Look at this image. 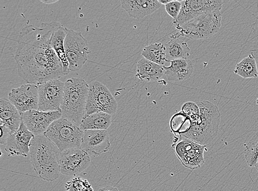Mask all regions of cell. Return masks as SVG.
Listing matches in <instances>:
<instances>
[{
	"instance_id": "2",
	"label": "cell",
	"mask_w": 258,
	"mask_h": 191,
	"mask_svg": "<svg viewBox=\"0 0 258 191\" xmlns=\"http://www.w3.org/2000/svg\"><path fill=\"white\" fill-rule=\"evenodd\" d=\"M30 160L38 176L46 181H55L61 174V152L44 135L34 136L30 143Z\"/></svg>"
},
{
	"instance_id": "10",
	"label": "cell",
	"mask_w": 258,
	"mask_h": 191,
	"mask_svg": "<svg viewBox=\"0 0 258 191\" xmlns=\"http://www.w3.org/2000/svg\"><path fill=\"white\" fill-rule=\"evenodd\" d=\"M39 109L42 111H61L64 94V83L58 79L37 85Z\"/></svg>"
},
{
	"instance_id": "14",
	"label": "cell",
	"mask_w": 258,
	"mask_h": 191,
	"mask_svg": "<svg viewBox=\"0 0 258 191\" xmlns=\"http://www.w3.org/2000/svg\"><path fill=\"white\" fill-rule=\"evenodd\" d=\"M9 99L20 113L38 110V87L37 85L28 84L13 88L9 94Z\"/></svg>"
},
{
	"instance_id": "3",
	"label": "cell",
	"mask_w": 258,
	"mask_h": 191,
	"mask_svg": "<svg viewBox=\"0 0 258 191\" xmlns=\"http://www.w3.org/2000/svg\"><path fill=\"white\" fill-rule=\"evenodd\" d=\"M89 86L81 78H71L64 83L61 106L62 117L80 126L85 116Z\"/></svg>"
},
{
	"instance_id": "32",
	"label": "cell",
	"mask_w": 258,
	"mask_h": 191,
	"mask_svg": "<svg viewBox=\"0 0 258 191\" xmlns=\"http://www.w3.org/2000/svg\"><path fill=\"white\" fill-rule=\"evenodd\" d=\"M98 191H119L118 188L115 187L107 186L103 188H100Z\"/></svg>"
},
{
	"instance_id": "36",
	"label": "cell",
	"mask_w": 258,
	"mask_h": 191,
	"mask_svg": "<svg viewBox=\"0 0 258 191\" xmlns=\"http://www.w3.org/2000/svg\"><path fill=\"white\" fill-rule=\"evenodd\" d=\"M255 167V168H256V170L258 172V159H257V160L256 164Z\"/></svg>"
},
{
	"instance_id": "8",
	"label": "cell",
	"mask_w": 258,
	"mask_h": 191,
	"mask_svg": "<svg viewBox=\"0 0 258 191\" xmlns=\"http://www.w3.org/2000/svg\"><path fill=\"white\" fill-rule=\"evenodd\" d=\"M67 37L64 40L66 55L70 71H79L88 60V55L91 53L87 39L81 32L66 28Z\"/></svg>"
},
{
	"instance_id": "4",
	"label": "cell",
	"mask_w": 258,
	"mask_h": 191,
	"mask_svg": "<svg viewBox=\"0 0 258 191\" xmlns=\"http://www.w3.org/2000/svg\"><path fill=\"white\" fill-rule=\"evenodd\" d=\"M201 117L199 124H191L188 132L182 135L201 146H206L217 136L221 113L217 105L208 101H198Z\"/></svg>"
},
{
	"instance_id": "27",
	"label": "cell",
	"mask_w": 258,
	"mask_h": 191,
	"mask_svg": "<svg viewBox=\"0 0 258 191\" xmlns=\"http://www.w3.org/2000/svg\"><path fill=\"white\" fill-rule=\"evenodd\" d=\"M244 157L250 167L255 166L258 159V133L244 145Z\"/></svg>"
},
{
	"instance_id": "6",
	"label": "cell",
	"mask_w": 258,
	"mask_h": 191,
	"mask_svg": "<svg viewBox=\"0 0 258 191\" xmlns=\"http://www.w3.org/2000/svg\"><path fill=\"white\" fill-rule=\"evenodd\" d=\"M221 27L220 10L203 14L185 25L176 28L180 37L189 39H206L219 32Z\"/></svg>"
},
{
	"instance_id": "23",
	"label": "cell",
	"mask_w": 258,
	"mask_h": 191,
	"mask_svg": "<svg viewBox=\"0 0 258 191\" xmlns=\"http://www.w3.org/2000/svg\"><path fill=\"white\" fill-rule=\"evenodd\" d=\"M112 122V115L103 112L93 113L83 118L80 127L87 130H107Z\"/></svg>"
},
{
	"instance_id": "15",
	"label": "cell",
	"mask_w": 258,
	"mask_h": 191,
	"mask_svg": "<svg viewBox=\"0 0 258 191\" xmlns=\"http://www.w3.org/2000/svg\"><path fill=\"white\" fill-rule=\"evenodd\" d=\"M110 135L107 130H87L83 137L81 149L90 156L98 157L109 151Z\"/></svg>"
},
{
	"instance_id": "20",
	"label": "cell",
	"mask_w": 258,
	"mask_h": 191,
	"mask_svg": "<svg viewBox=\"0 0 258 191\" xmlns=\"http://www.w3.org/2000/svg\"><path fill=\"white\" fill-rule=\"evenodd\" d=\"M164 67L143 57L137 63L136 77L141 81H157L165 74Z\"/></svg>"
},
{
	"instance_id": "13",
	"label": "cell",
	"mask_w": 258,
	"mask_h": 191,
	"mask_svg": "<svg viewBox=\"0 0 258 191\" xmlns=\"http://www.w3.org/2000/svg\"><path fill=\"white\" fill-rule=\"evenodd\" d=\"M22 121L35 136L43 135L50 125L62 117L61 111L33 110L21 113Z\"/></svg>"
},
{
	"instance_id": "19",
	"label": "cell",
	"mask_w": 258,
	"mask_h": 191,
	"mask_svg": "<svg viewBox=\"0 0 258 191\" xmlns=\"http://www.w3.org/2000/svg\"><path fill=\"white\" fill-rule=\"evenodd\" d=\"M164 67L165 75L170 81L187 80L194 72L193 63L188 58L175 59L171 61L170 67Z\"/></svg>"
},
{
	"instance_id": "17",
	"label": "cell",
	"mask_w": 258,
	"mask_h": 191,
	"mask_svg": "<svg viewBox=\"0 0 258 191\" xmlns=\"http://www.w3.org/2000/svg\"><path fill=\"white\" fill-rule=\"evenodd\" d=\"M120 2L131 17L138 19L152 14L161 6L158 0H128Z\"/></svg>"
},
{
	"instance_id": "37",
	"label": "cell",
	"mask_w": 258,
	"mask_h": 191,
	"mask_svg": "<svg viewBox=\"0 0 258 191\" xmlns=\"http://www.w3.org/2000/svg\"><path fill=\"white\" fill-rule=\"evenodd\" d=\"M256 105H258V98H257V99L256 100Z\"/></svg>"
},
{
	"instance_id": "35",
	"label": "cell",
	"mask_w": 258,
	"mask_h": 191,
	"mask_svg": "<svg viewBox=\"0 0 258 191\" xmlns=\"http://www.w3.org/2000/svg\"><path fill=\"white\" fill-rule=\"evenodd\" d=\"M83 191H94V189L92 187V186L91 187H90L89 188H87L85 190H84Z\"/></svg>"
},
{
	"instance_id": "9",
	"label": "cell",
	"mask_w": 258,
	"mask_h": 191,
	"mask_svg": "<svg viewBox=\"0 0 258 191\" xmlns=\"http://www.w3.org/2000/svg\"><path fill=\"white\" fill-rule=\"evenodd\" d=\"M223 4L221 0H184L181 13L172 23L176 28L181 27L203 14L221 10Z\"/></svg>"
},
{
	"instance_id": "33",
	"label": "cell",
	"mask_w": 258,
	"mask_h": 191,
	"mask_svg": "<svg viewBox=\"0 0 258 191\" xmlns=\"http://www.w3.org/2000/svg\"><path fill=\"white\" fill-rule=\"evenodd\" d=\"M40 2L46 5H51L57 3L58 1V0H44V1H42V0H41Z\"/></svg>"
},
{
	"instance_id": "16",
	"label": "cell",
	"mask_w": 258,
	"mask_h": 191,
	"mask_svg": "<svg viewBox=\"0 0 258 191\" xmlns=\"http://www.w3.org/2000/svg\"><path fill=\"white\" fill-rule=\"evenodd\" d=\"M35 136L22 122L16 133L10 134L5 145V151L9 157H27L30 152V143Z\"/></svg>"
},
{
	"instance_id": "18",
	"label": "cell",
	"mask_w": 258,
	"mask_h": 191,
	"mask_svg": "<svg viewBox=\"0 0 258 191\" xmlns=\"http://www.w3.org/2000/svg\"><path fill=\"white\" fill-rule=\"evenodd\" d=\"M1 125L8 128L11 134L19 130L22 122L21 114L9 100L0 99Z\"/></svg>"
},
{
	"instance_id": "29",
	"label": "cell",
	"mask_w": 258,
	"mask_h": 191,
	"mask_svg": "<svg viewBox=\"0 0 258 191\" xmlns=\"http://www.w3.org/2000/svg\"><path fill=\"white\" fill-rule=\"evenodd\" d=\"M92 187L87 179L76 177L71 179L65 184V188L67 191H83Z\"/></svg>"
},
{
	"instance_id": "34",
	"label": "cell",
	"mask_w": 258,
	"mask_h": 191,
	"mask_svg": "<svg viewBox=\"0 0 258 191\" xmlns=\"http://www.w3.org/2000/svg\"><path fill=\"white\" fill-rule=\"evenodd\" d=\"M158 1L161 4L166 5L168 3H170L172 0H167V1H166V0H158Z\"/></svg>"
},
{
	"instance_id": "5",
	"label": "cell",
	"mask_w": 258,
	"mask_h": 191,
	"mask_svg": "<svg viewBox=\"0 0 258 191\" xmlns=\"http://www.w3.org/2000/svg\"><path fill=\"white\" fill-rule=\"evenodd\" d=\"M85 131L67 118L54 121L44 135L63 152L70 149L80 148Z\"/></svg>"
},
{
	"instance_id": "25",
	"label": "cell",
	"mask_w": 258,
	"mask_h": 191,
	"mask_svg": "<svg viewBox=\"0 0 258 191\" xmlns=\"http://www.w3.org/2000/svg\"><path fill=\"white\" fill-rule=\"evenodd\" d=\"M142 55L154 63L164 66L167 62L165 45L154 43L145 47L142 51Z\"/></svg>"
},
{
	"instance_id": "26",
	"label": "cell",
	"mask_w": 258,
	"mask_h": 191,
	"mask_svg": "<svg viewBox=\"0 0 258 191\" xmlns=\"http://www.w3.org/2000/svg\"><path fill=\"white\" fill-rule=\"evenodd\" d=\"M191 126L190 118L181 111L173 116L170 121L172 133L175 136H182L188 132Z\"/></svg>"
},
{
	"instance_id": "1",
	"label": "cell",
	"mask_w": 258,
	"mask_h": 191,
	"mask_svg": "<svg viewBox=\"0 0 258 191\" xmlns=\"http://www.w3.org/2000/svg\"><path fill=\"white\" fill-rule=\"evenodd\" d=\"M59 22L30 25L19 36L15 56L18 74L30 84L39 85L65 76L62 64L51 45L52 34Z\"/></svg>"
},
{
	"instance_id": "11",
	"label": "cell",
	"mask_w": 258,
	"mask_h": 191,
	"mask_svg": "<svg viewBox=\"0 0 258 191\" xmlns=\"http://www.w3.org/2000/svg\"><path fill=\"white\" fill-rule=\"evenodd\" d=\"M176 156L185 168L191 170L200 168L205 163L204 152L207 150L206 146L180 136V140L175 147Z\"/></svg>"
},
{
	"instance_id": "30",
	"label": "cell",
	"mask_w": 258,
	"mask_h": 191,
	"mask_svg": "<svg viewBox=\"0 0 258 191\" xmlns=\"http://www.w3.org/2000/svg\"><path fill=\"white\" fill-rule=\"evenodd\" d=\"M182 0H172L165 5V10L168 15H170L173 20L176 19L181 13L182 4Z\"/></svg>"
},
{
	"instance_id": "24",
	"label": "cell",
	"mask_w": 258,
	"mask_h": 191,
	"mask_svg": "<svg viewBox=\"0 0 258 191\" xmlns=\"http://www.w3.org/2000/svg\"><path fill=\"white\" fill-rule=\"evenodd\" d=\"M234 73L244 79L256 78L258 70L253 53L238 63L234 70Z\"/></svg>"
},
{
	"instance_id": "21",
	"label": "cell",
	"mask_w": 258,
	"mask_h": 191,
	"mask_svg": "<svg viewBox=\"0 0 258 191\" xmlns=\"http://www.w3.org/2000/svg\"><path fill=\"white\" fill-rule=\"evenodd\" d=\"M66 28H67L62 26L61 23H58L52 34L51 45L62 64L64 75H68L70 70L64 49V40L67 37Z\"/></svg>"
},
{
	"instance_id": "31",
	"label": "cell",
	"mask_w": 258,
	"mask_h": 191,
	"mask_svg": "<svg viewBox=\"0 0 258 191\" xmlns=\"http://www.w3.org/2000/svg\"><path fill=\"white\" fill-rule=\"evenodd\" d=\"M10 134H11L10 131L8 128L1 125V136H0V144L1 145H6Z\"/></svg>"
},
{
	"instance_id": "22",
	"label": "cell",
	"mask_w": 258,
	"mask_h": 191,
	"mask_svg": "<svg viewBox=\"0 0 258 191\" xmlns=\"http://www.w3.org/2000/svg\"><path fill=\"white\" fill-rule=\"evenodd\" d=\"M182 38L176 33L174 34L165 45L167 62L189 56L190 49L187 43L181 39Z\"/></svg>"
},
{
	"instance_id": "28",
	"label": "cell",
	"mask_w": 258,
	"mask_h": 191,
	"mask_svg": "<svg viewBox=\"0 0 258 191\" xmlns=\"http://www.w3.org/2000/svg\"><path fill=\"white\" fill-rule=\"evenodd\" d=\"M184 115L190 118L191 124H199L201 122V113L199 106L194 102L185 103L181 109Z\"/></svg>"
},
{
	"instance_id": "12",
	"label": "cell",
	"mask_w": 258,
	"mask_h": 191,
	"mask_svg": "<svg viewBox=\"0 0 258 191\" xmlns=\"http://www.w3.org/2000/svg\"><path fill=\"white\" fill-rule=\"evenodd\" d=\"M91 161V156L81 148L62 152L60 160L61 174L67 176H77L88 168Z\"/></svg>"
},
{
	"instance_id": "7",
	"label": "cell",
	"mask_w": 258,
	"mask_h": 191,
	"mask_svg": "<svg viewBox=\"0 0 258 191\" xmlns=\"http://www.w3.org/2000/svg\"><path fill=\"white\" fill-rule=\"evenodd\" d=\"M118 104L109 89L103 83L94 81L89 86L85 117L103 112L112 115L117 110Z\"/></svg>"
}]
</instances>
